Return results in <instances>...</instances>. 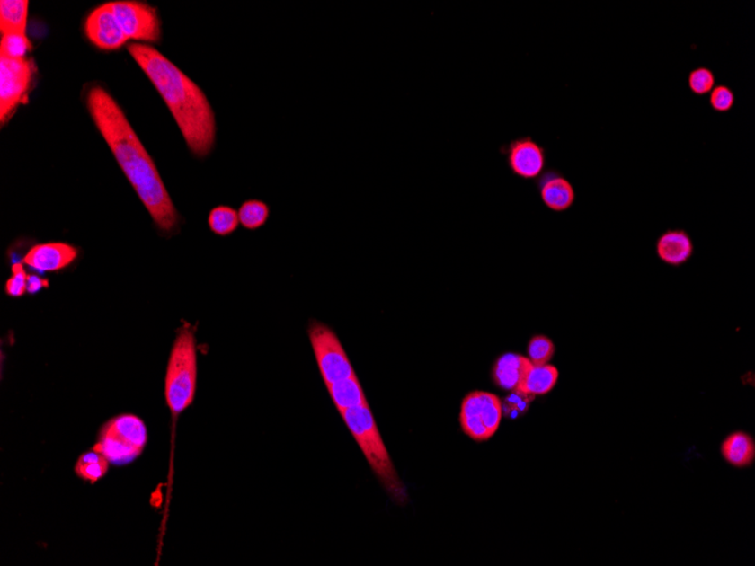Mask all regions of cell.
<instances>
[{
	"label": "cell",
	"instance_id": "6da1fadb",
	"mask_svg": "<svg viewBox=\"0 0 755 566\" xmlns=\"http://www.w3.org/2000/svg\"><path fill=\"white\" fill-rule=\"evenodd\" d=\"M86 104L92 119L157 229L166 234L177 232L180 224L178 210L155 161L136 135L120 104L99 85L92 86L87 92Z\"/></svg>",
	"mask_w": 755,
	"mask_h": 566
},
{
	"label": "cell",
	"instance_id": "7a4b0ae2",
	"mask_svg": "<svg viewBox=\"0 0 755 566\" xmlns=\"http://www.w3.org/2000/svg\"><path fill=\"white\" fill-rule=\"evenodd\" d=\"M129 51L164 100L189 151L208 157L217 142V120L203 90L155 48L131 43Z\"/></svg>",
	"mask_w": 755,
	"mask_h": 566
},
{
	"label": "cell",
	"instance_id": "3957f363",
	"mask_svg": "<svg viewBox=\"0 0 755 566\" xmlns=\"http://www.w3.org/2000/svg\"><path fill=\"white\" fill-rule=\"evenodd\" d=\"M341 415L378 480L395 502L405 504L407 502L406 487L399 478L387 447L381 438L370 407L367 403V405L350 408Z\"/></svg>",
	"mask_w": 755,
	"mask_h": 566
},
{
	"label": "cell",
	"instance_id": "277c9868",
	"mask_svg": "<svg viewBox=\"0 0 755 566\" xmlns=\"http://www.w3.org/2000/svg\"><path fill=\"white\" fill-rule=\"evenodd\" d=\"M199 358L195 328L184 323L178 329L168 367H166L164 396L174 418L182 415L195 401Z\"/></svg>",
	"mask_w": 755,
	"mask_h": 566
},
{
	"label": "cell",
	"instance_id": "5b68a950",
	"mask_svg": "<svg viewBox=\"0 0 755 566\" xmlns=\"http://www.w3.org/2000/svg\"><path fill=\"white\" fill-rule=\"evenodd\" d=\"M148 438L147 424L134 414H120L101 428L93 449L113 466H127L143 454Z\"/></svg>",
	"mask_w": 755,
	"mask_h": 566
},
{
	"label": "cell",
	"instance_id": "8992f818",
	"mask_svg": "<svg viewBox=\"0 0 755 566\" xmlns=\"http://www.w3.org/2000/svg\"><path fill=\"white\" fill-rule=\"evenodd\" d=\"M308 333L320 375L326 385L357 376L343 345L333 329L311 320Z\"/></svg>",
	"mask_w": 755,
	"mask_h": 566
},
{
	"label": "cell",
	"instance_id": "52a82bcc",
	"mask_svg": "<svg viewBox=\"0 0 755 566\" xmlns=\"http://www.w3.org/2000/svg\"><path fill=\"white\" fill-rule=\"evenodd\" d=\"M37 67L33 59H11L0 56V121L5 125L29 93Z\"/></svg>",
	"mask_w": 755,
	"mask_h": 566
},
{
	"label": "cell",
	"instance_id": "ba28073f",
	"mask_svg": "<svg viewBox=\"0 0 755 566\" xmlns=\"http://www.w3.org/2000/svg\"><path fill=\"white\" fill-rule=\"evenodd\" d=\"M503 416L502 402L493 394L474 392L465 397L460 410V427L467 437L484 442L498 432Z\"/></svg>",
	"mask_w": 755,
	"mask_h": 566
},
{
	"label": "cell",
	"instance_id": "9c48e42d",
	"mask_svg": "<svg viewBox=\"0 0 755 566\" xmlns=\"http://www.w3.org/2000/svg\"><path fill=\"white\" fill-rule=\"evenodd\" d=\"M110 5L129 40L152 43L160 41L162 24L156 8L129 0L111 2Z\"/></svg>",
	"mask_w": 755,
	"mask_h": 566
},
{
	"label": "cell",
	"instance_id": "30bf717a",
	"mask_svg": "<svg viewBox=\"0 0 755 566\" xmlns=\"http://www.w3.org/2000/svg\"><path fill=\"white\" fill-rule=\"evenodd\" d=\"M507 157L509 168L517 177L529 180L537 178L546 166V148L532 136H521L502 147Z\"/></svg>",
	"mask_w": 755,
	"mask_h": 566
},
{
	"label": "cell",
	"instance_id": "8fae6325",
	"mask_svg": "<svg viewBox=\"0 0 755 566\" xmlns=\"http://www.w3.org/2000/svg\"><path fill=\"white\" fill-rule=\"evenodd\" d=\"M78 258V249L66 243L35 244L25 253L23 261L35 274L58 273L68 269Z\"/></svg>",
	"mask_w": 755,
	"mask_h": 566
},
{
	"label": "cell",
	"instance_id": "7c38bea8",
	"mask_svg": "<svg viewBox=\"0 0 755 566\" xmlns=\"http://www.w3.org/2000/svg\"><path fill=\"white\" fill-rule=\"evenodd\" d=\"M85 31L90 41L100 49L117 50L129 41L110 3L91 13L85 22Z\"/></svg>",
	"mask_w": 755,
	"mask_h": 566
},
{
	"label": "cell",
	"instance_id": "4fadbf2b",
	"mask_svg": "<svg viewBox=\"0 0 755 566\" xmlns=\"http://www.w3.org/2000/svg\"><path fill=\"white\" fill-rule=\"evenodd\" d=\"M539 194L544 205L553 212H565L574 203V189L564 175L551 171L539 182Z\"/></svg>",
	"mask_w": 755,
	"mask_h": 566
},
{
	"label": "cell",
	"instance_id": "5bb4252c",
	"mask_svg": "<svg viewBox=\"0 0 755 566\" xmlns=\"http://www.w3.org/2000/svg\"><path fill=\"white\" fill-rule=\"evenodd\" d=\"M530 366L532 363L528 358L521 357L520 354H504L495 363L494 383L502 389L511 390V392L518 390Z\"/></svg>",
	"mask_w": 755,
	"mask_h": 566
},
{
	"label": "cell",
	"instance_id": "9a60e30c",
	"mask_svg": "<svg viewBox=\"0 0 755 566\" xmlns=\"http://www.w3.org/2000/svg\"><path fill=\"white\" fill-rule=\"evenodd\" d=\"M693 244L687 232L667 231L657 241V253L670 265H681L692 256Z\"/></svg>",
	"mask_w": 755,
	"mask_h": 566
},
{
	"label": "cell",
	"instance_id": "2e32d148",
	"mask_svg": "<svg viewBox=\"0 0 755 566\" xmlns=\"http://www.w3.org/2000/svg\"><path fill=\"white\" fill-rule=\"evenodd\" d=\"M327 389L333 405L336 406L341 414L350 408L367 405L368 403L366 394H364L362 385L360 384L357 376L329 385Z\"/></svg>",
	"mask_w": 755,
	"mask_h": 566
},
{
	"label": "cell",
	"instance_id": "e0dca14e",
	"mask_svg": "<svg viewBox=\"0 0 755 566\" xmlns=\"http://www.w3.org/2000/svg\"><path fill=\"white\" fill-rule=\"evenodd\" d=\"M559 379V371L555 367L550 364H543V366H530L527 370L524 379H522L520 388V392L532 396H538V394H546L555 387Z\"/></svg>",
	"mask_w": 755,
	"mask_h": 566
},
{
	"label": "cell",
	"instance_id": "ac0fdd59",
	"mask_svg": "<svg viewBox=\"0 0 755 566\" xmlns=\"http://www.w3.org/2000/svg\"><path fill=\"white\" fill-rule=\"evenodd\" d=\"M722 454L733 466H750L755 457L753 438L743 432L733 433L723 442Z\"/></svg>",
	"mask_w": 755,
	"mask_h": 566
},
{
	"label": "cell",
	"instance_id": "d6986e66",
	"mask_svg": "<svg viewBox=\"0 0 755 566\" xmlns=\"http://www.w3.org/2000/svg\"><path fill=\"white\" fill-rule=\"evenodd\" d=\"M28 0H2L0 2V31L2 35L25 33L29 14Z\"/></svg>",
	"mask_w": 755,
	"mask_h": 566
},
{
	"label": "cell",
	"instance_id": "ffe728a7",
	"mask_svg": "<svg viewBox=\"0 0 755 566\" xmlns=\"http://www.w3.org/2000/svg\"><path fill=\"white\" fill-rule=\"evenodd\" d=\"M110 464L101 452L93 449L80 455L75 464V473L83 481L94 484L107 475Z\"/></svg>",
	"mask_w": 755,
	"mask_h": 566
},
{
	"label": "cell",
	"instance_id": "44dd1931",
	"mask_svg": "<svg viewBox=\"0 0 755 566\" xmlns=\"http://www.w3.org/2000/svg\"><path fill=\"white\" fill-rule=\"evenodd\" d=\"M208 221L209 230L218 236L235 234L240 224L238 210L226 205L217 206L210 210Z\"/></svg>",
	"mask_w": 755,
	"mask_h": 566
},
{
	"label": "cell",
	"instance_id": "7402d4cb",
	"mask_svg": "<svg viewBox=\"0 0 755 566\" xmlns=\"http://www.w3.org/2000/svg\"><path fill=\"white\" fill-rule=\"evenodd\" d=\"M238 214L240 224L245 230L256 231L269 221L271 208L265 201L249 199L240 206Z\"/></svg>",
	"mask_w": 755,
	"mask_h": 566
},
{
	"label": "cell",
	"instance_id": "603a6c76",
	"mask_svg": "<svg viewBox=\"0 0 755 566\" xmlns=\"http://www.w3.org/2000/svg\"><path fill=\"white\" fill-rule=\"evenodd\" d=\"M32 49V43L26 37V33L13 32L2 35V42H0V56L2 57L25 59Z\"/></svg>",
	"mask_w": 755,
	"mask_h": 566
},
{
	"label": "cell",
	"instance_id": "cb8c5ba5",
	"mask_svg": "<svg viewBox=\"0 0 755 566\" xmlns=\"http://www.w3.org/2000/svg\"><path fill=\"white\" fill-rule=\"evenodd\" d=\"M555 348L550 338L535 336L528 345V359L533 366L548 364L555 355Z\"/></svg>",
	"mask_w": 755,
	"mask_h": 566
},
{
	"label": "cell",
	"instance_id": "d4e9b609",
	"mask_svg": "<svg viewBox=\"0 0 755 566\" xmlns=\"http://www.w3.org/2000/svg\"><path fill=\"white\" fill-rule=\"evenodd\" d=\"M688 83L693 94L704 96L709 94L715 86V74L709 68L697 67L688 74Z\"/></svg>",
	"mask_w": 755,
	"mask_h": 566
},
{
	"label": "cell",
	"instance_id": "484cf974",
	"mask_svg": "<svg viewBox=\"0 0 755 566\" xmlns=\"http://www.w3.org/2000/svg\"><path fill=\"white\" fill-rule=\"evenodd\" d=\"M28 276L23 262L13 263L11 278L6 280L5 284L7 296L19 298L28 294Z\"/></svg>",
	"mask_w": 755,
	"mask_h": 566
},
{
	"label": "cell",
	"instance_id": "4316f807",
	"mask_svg": "<svg viewBox=\"0 0 755 566\" xmlns=\"http://www.w3.org/2000/svg\"><path fill=\"white\" fill-rule=\"evenodd\" d=\"M534 398L532 394H527L520 390H513L512 394H509L506 401L502 402L503 414L509 419L520 418V415L528 411L530 402H533Z\"/></svg>",
	"mask_w": 755,
	"mask_h": 566
},
{
	"label": "cell",
	"instance_id": "83f0119b",
	"mask_svg": "<svg viewBox=\"0 0 755 566\" xmlns=\"http://www.w3.org/2000/svg\"><path fill=\"white\" fill-rule=\"evenodd\" d=\"M709 94L710 107L714 111L726 113L734 107L735 94L730 87L726 85L715 86Z\"/></svg>",
	"mask_w": 755,
	"mask_h": 566
},
{
	"label": "cell",
	"instance_id": "f1b7e54d",
	"mask_svg": "<svg viewBox=\"0 0 755 566\" xmlns=\"http://www.w3.org/2000/svg\"><path fill=\"white\" fill-rule=\"evenodd\" d=\"M49 279L43 278L42 275L30 274L28 276V294L34 296L41 292L42 289L49 288Z\"/></svg>",
	"mask_w": 755,
	"mask_h": 566
}]
</instances>
